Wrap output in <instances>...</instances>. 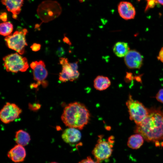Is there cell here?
Returning <instances> with one entry per match:
<instances>
[{
  "mask_svg": "<svg viewBox=\"0 0 163 163\" xmlns=\"http://www.w3.org/2000/svg\"><path fill=\"white\" fill-rule=\"evenodd\" d=\"M135 132L148 142H156L163 140V111L159 109H149L148 115L136 126Z\"/></svg>",
  "mask_w": 163,
  "mask_h": 163,
  "instance_id": "obj_1",
  "label": "cell"
},
{
  "mask_svg": "<svg viewBox=\"0 0 163 163\" xmlns=\"http://www.w3.org/2000/svg\"><path fill=\"white\" fill-rule=\"evenodd\" d=\"M90 117L89 111L86 107L82 103L75 102L65 107L61 119L69 127L82 129L88 123Z\"/></svg>",
  "mask_w": 163,
  "mask_h": 163,
  "instance_id": "obj_2",
  "label": "cell"
},
{
  "mask_svg": "<svg viewBox=\"0 0 163 163\" xmlns=\"http://www.w3.org/2000/svg\"><path fill=\"white\" fill-rule=\"evenodd\" d=\"M128 109L129 118L136 124H140L145 119L149 112V109L146 108L141 102L133 99L129 95L126 102Z\"/></svg>",
  "mask_w": 163,
  "mask_h": 163,
  "instance_id": "obj_3",
  "label": "cell"
},
{
  "mask_svg": "<svg viewBox=\"0 0 163 163\" xmlns=\"http://www.w3.org/2000/svg\"><path fill=\"white\" fill-rule=\"evenodd\" d=\"M4 67L8 72H24L29 68L27 59L17 53L8 55L3 58Z\"/></svg>",
  "mask_w": 163,
  "mask_h": 163,
  "instance_id": "obj_4",
  "label": "cell"
},
{
  "mask_svg": "<svg viewBox=\"0 0 163 163\" xmlns=\"http://www.w3.org/2000/svg\"><path fill=\"white\" fill-rule=\"evenodd\" d=\"M28 32L26 29L21 31L16 30L11 35L5 37V40L8 47L22 55L25 52V48L27 46L25 36Z\"/></svg>",
  "mask_w": 163,
  "mask_h": 163,
  "instance_id": "obj_5",
  "label": "cell"
},
{
  "mask_svg": "<svg viewBox=\"0 0 163 163\" xmlns=\"http://www.w3.org/2000/svg\"><path fill=\"white\" fill-rule=\"evenodd\" d=\"M99 138L92 153L97 161H101L111 155L114 140L113 136H110L107 140L103 139L102 136H99Z\"/></svg>",
  "mask_w": 163,
  "mask_h": 163,
  "instance_id": "obj_6",
  "label": "cell"
},
{
  "mask_svg": "<svg viewBox=\"0 0 163 163\" xmlns=\"http://www.w3.org/2000/svg\"><path fill=\"white\" fill-rule=\"evenodd\" d=\"M21 112V109L15 104L7 103L1 110V120L5 123H9L18 118Z\"/></svg>",
  "mask_w": 163,
  "mask_h": 163,
  "instance_id": "obj_7",
  "label": "cell"
},
{
  "mask_svg": "<svg viewBox=\"0 0 163 163\" xmlns=\"http://www.w3.org/2000/svg\"><path fill=\"white\" fill-rule=\"evenodd\" d=\"M30 66L33 70L34 79L37 82V84L38 86L41 84L43 87H46L48 85V82L45 79L47 76L48 72L43 61L40 60L33 62Z\"/></svg>",
  "mask_w": 163,
  "mask_h": 163,
  "instance_id": "obj_8",
  "label": "cell"
},
{
  "mask_svg": "<svg viewBox=\"0 0 163 163\" xmlns=\"http://www.w3.org/2000/svg\"><path fill=\"white\" fill-rule=\"evenodd\" d=\"M143 57L141 54L135 50H129L124 56V62L130 69H139L142 65Z\"/></svg>",
  "mask_w": 163,
  "mask_h": 163,
  "instance_id": "obj_9",
  "label": "cell"
},
{
  "mask_svg": "<svg viewBox=\"0 0 163 163\" xmlns=\"http://www.w3.org/2000/svg\"><path fill=\"white\" fill-rule=\"evenodd\" d=\"M117 10L120 17L125 20L134 18L136 14L135 9L133 5L128 2H120L117 6Z\"/></svg>",
  "mask_w": 163,
  "mask_h": 163,
  "instance_id": "obj_10",
  "label": "cell"
},
{
  "mask_svg": "<svg viewBox=\"0 0 163 163\" xmlns=\"http://www.w3.org/2000/svg\"><path fill=\"white\" fill-rule=\"evenodd\" d=\"M79 129L73 128L69 127L65 129L62 135V138L63 140L68 143H73L79 141L82 137L81 132Z\"/></svg>",
  "mask_w": 163,
  "mask_h": 163,
  "instance_id": "obj_11",
  "label": "cell"
},
{
  "mask_svg": "<svg viewBox=\"0 0 163 163\" xmlns=\"http://www.w3.org/2000/svg\"><path fill=\"white\" fill-rule=\"evenodd\" d=\"M24 0H2V4L7 10L12 14V17L16 19L17 15L21 12Z\"/></svg>",
  "mask_w": 163,
  "mask_h": 163,
  "instance_id": "obj_12",
  "label": "cell"
},
{
  "mask_svg": "<svg viewBox=\"0 0 163 163\" xmlns=\"http://www.w3.org/2000/svg\"><path fill=\"white\" fill-rule=\"evenodd\" d=\"M7 155L13 162H21L24 160L26 157V151L23 146L18 144L8 152Z\"/></svg>",
  "mask_w": 163,
  "mask_h": 163,
  "instance_id": "obj_13",
  "label": "cell"
},
{
  "mask_svg": "<svg viewBox=\"0 0 163 163\" xmlns=\"http://www.w3.org/2000/svg\"><path fill=\"white\" fill-rule=\"evenodd\" d=\"M59 63L62 66V72L69 78L70 81H73L77 79L79 75V73L78 71H75L73 70L67 58H60Z\"/></svg>",
  "mask_w": 163,
  "mask_h": 163,
  "instance_id": "obj_14",
  "label": "cell"
},
{
  "mask_svg": "<svg viewBox=\"0 0 163 163\" xmlns=\"http://www.w3.org/2000/svg\"><path fill=\"white\" fill-rule=\"evenodd\" d=\"M144 139L140 134L137 133L130 136L127 142L128 146L133 149H137L143 145Z\"/></svg>",
  "mask_w": 163,
  "mask_h": 163,
  "instance_id": "obj_15",
  "label": "cell"
},
{
  "mask_svg": "<svg viewBox=\"0 0 163 163\" xmlns=\"http://www.w3.org/2000/svg\"><path fill=\"white\" fill-rule=\"evenodd\" d=\"M113 49L114 54L119 57H124L129 51L128 43L123 42H118L116 43Z\"/></svg>",
  "mask_w": 163,
  "mask_h": 163,
  "instance_id": "obj_16",
  "label": "cell"
},
{
  "mask_svg": "<svg viewBox=\"0 0 163 163\" xmlns=\"http://www.w3.org/2000/svg\"><path fill=\"white\" fill-rule=\"evenodd\" d=\"M94 87L97 90L103 91L107 89L111 84L109 78L103 76H98L94 80Z\"/></svg>",
  "mask_w": 163,
  "mask_h": 163,
  "instance_id": "obj_17",
  "label": "cell"
},
{
  "mask_svg": "<svg viewBox=\"0 0 163 163\" xmlns=\"http://www.w3.org/2000/svg\"><path fill=\"white\" fill-rule=\"evenodd\" d=\"M30 140L29 134L25 131L19 130L16 132L15 141L18 144L25 146L29 143Z\"/></svg>",
  "mask_w": 163,
  "mask_h": 163,
  "instance_id": "obj_18",
  "label": "cell"
},
{
  "mask_svg": "<svg viewBox=\"0 0 163 163\" xmlns=\"http://www.w3.org/2000/svg\"><path fill=\"white\" fill-rule=\"evenodd\" d=\"M13 29V25L10 22H5L0 24V34L4 36H7L11 34Z\"/></svg>",
  "mask_w": 163,
  "mask_h": 163,
  "instance_id": "obj_19",
  "label": "cell"
},
{
  "mask_svg": "<svg viewBox=\"0 0 163 163\" xmlns=\"http://www.w3.org/2000/svg\"><path fill=\"white\" fill-rule=\"evenodd\" d=\"M146 1L147 4L145 9V11L150 8H153L158 3L157 0H146Z\"/></svg>",
  "mask_w": 163,
  "mask_h": 163,
  "instance_id": "obj_20",
  "label": "cell"
},
{
  "mask_svg": "<svg viewBox=\"0 0 163 163\" xmlns=\"http://www.w3.org/2000/svg\"><path fill=\"white\" fill-rule=\"evenodd\" d=\"M155 97L158 101L163 103V88L159 91L156 95Z\"/></svg>",
  "mask_w": 163,
  "mask_h": 163,
  "instance_id": "obj_21",
  "label": "cell"
},
{
  "mask_svg": "<svg viewBox=\"0 0 163 163\" xmlns=\"http://www.w3.org/2000/svg\"><path fill=\"white\" fill-rule=\"evenodd\" d=\"M78 163H101L100 161H94L90 157L88 156L83 160H82L79 162Z\"/></svg>",
  "mask_w": 163,
  "mask_h": 163,
  "instance_id": "obj_22",
  "label": "cell"
},
{
  "mask_svg": "<svg viewBox=\"0 0 163 163\" xmlns=\"http://www.w3.org/2000/svg\"><path fill=\"white\" fill-rule=\"evenodd\" d=\"M33 51L36 52L39 51L40 49L41 45L38 43H34L30 47Z\"/></svg>",
  "mask_w": 163,
  "mask_h": 163,
  "instance_id": "obj_23",
  "label": "cell"
},
{
  "mask_svg": "<svg viewBox=\"0 0 163 163\" xmlns=\"http://www.w3.org/2000/svg\"><path fill=\"white\" fill-rule=\"evenodd\" d=\"M56 54L59 57H62L65 54V51L62 47H59L56 52Z\"/></svg>",
  "mask_w": 163,
  "mask_h": 163,
  "instance_id": "obj_24",
  "label": "cell"
},
{
  "mask_svg": "<svg viewBox=\"0 0 163 163\" xmlns=\"http://www.w3.org/2000/svg\"><path fill=\"white\" fill-rule=\"evenodd\" d=\"M0 19L4 22H6L7 20V14L6 12L2 13L0 16Z\"/></svg>",
  "mask_w": 163,
  "mask_h": 163,
  "instance_id": "obj_25",
  "label": "cell"
},
{
  "mask_svg": "<svg viewBox=\"0 0 163 163\" xmlns=\"http://www.w3.org/2000/svg\"><path fill=\"white\" fill-rule=\"evenodd\" d=\"M158 58L159 60L163 63V47L160 50Z\"/></svg>",
  "mask_w": 163,
  "mask_h": 163,
  "instance_id": "obj_26",
  "label": "cell"
},
{
  "mask_svg": "<svg viewBox=\"0 0 163 163\" xmlns=\"http://www.w3.org/2000/svg\"><path fill=\"white\" fill-rule=\"evenodd\" d=\"M63 41L66 43L68 44L69 45L71 44V43L69 40V39L66 37H65L63 39Z\"/></svg>",
  "mask_w": 163,
  "mask_h": 163,
  "instance_id": "obj_27",
  "label": "cell"
},
{
  "mask_svg": "<svg viewBox=\"0 0 163 163\" xmlns=\"http://www.w3.org/2000/svg\"><path fill=\"white\" fill-rule=\"evenodd\" d=\"M158 3L161 5H163V0H157Z\"/></svg>",
  "mask_w": 163,
  "mask_h": 163,
  "instance_id": "obj_28",
  "label": "cell"
},
{
  "mask_svg": "<svg viewBox=\"0 0 163 163\" xmlns=\"http://www.w3.org/2000/svg\"><path fill=\"white\" fill-rule=\"evenodd\" d=\"M85 0H78L79 2H83L85 1Z\"/></svg>",
  "mask_w": 163,
  "mask_h": 163,
  "instance_id": "obj_29",
  "label": "cell"
},
{
  "mask_svg": "<svg viewBox=\"0 0 163 163\" xmlns=\"http://www.w3.org/2000/svg\"><path fill=\"white\" fill-rule=\"evenodd\" d=\"M50 163H58L56 162H51Z\"/></svg>",
  "mask_w": 163,
  "mask_h": 163,
  "instance_id": "obj_30",
  "label": "cell"
},
{
  "mask_svg": "<svg viewBox=\"0 0 163 163\" xmlns=\"http://www.w3.org/2000/svg\"><path fill=\"white\" fill-rule=\"evenodd\" d=\"M138 2H140L141 0H136Z\"/></svg>",
  "mask_w": 163,
  "mask_h": 163,
  "instance_id": "obj_31",
  "label": "cell"
}]
</instances>
